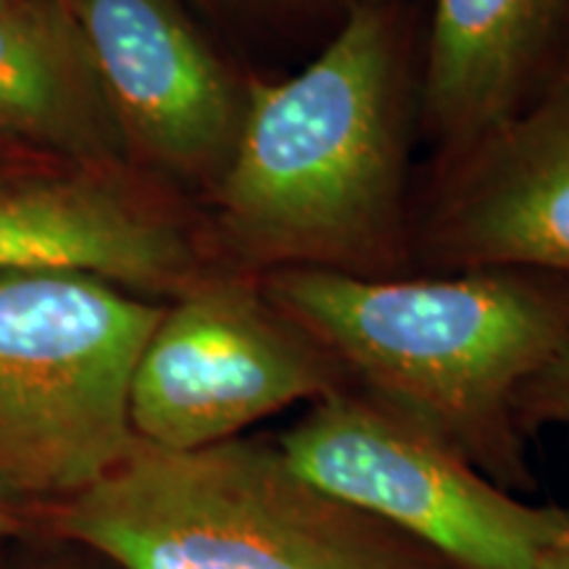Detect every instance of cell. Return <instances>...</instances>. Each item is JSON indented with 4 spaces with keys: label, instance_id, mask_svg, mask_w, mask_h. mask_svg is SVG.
<instances>
[{
    "label": "cell",
    "instance_id": "14",
    "mask_svg": "<svg viewBox=\"0 0 569 569\" xmlns=\"http://www.w3.org/2000/svg\"><path fill=\"white\" fill-rule=\"evenodd\" d=\"M519 422L528 436L543 425L569 427V340L522 390Z\"/></svg>",
    "mask_w": 569,
    "mask_h": 569
},
{
    "label": "cell",
    "instance_id": "2",
    "mask_svg": "<svg viewBox=\"0 0 569 569\" xmlns=\"http://www.w3.org/2000/svg\"><path fill=\"white\" fill-rule=\"evenodd\" d=\"M348 388L446 443L498 486L532 488L519 396L569 340V282L528 269L259 274Z\"/></svg>",
    "mask_w": 569,
    "mask_h": 569
},
{
    "label": "cell",
    "instance_id": "3",
    "mask_svg": "<svg viewBox=\"0 0 569 569\" xmlns=\"http://www.w3.org/2000/svg\"><path fill=\"white\" fill-rule=\"evenodd\" d=\"M48 525L122 569H451L248 436L184 453L138 443Z\"/></svg>",
    "mask_w": 569,
    "mask_h": 569
},
{
    "label": "cell",
    "instance_id": "4",
    "mask_svg": "<svg viewBox=\"0 0 569 569\" xmlns=\"http://www.w3.org/2000/svg\"><path fill=\"white\" fill-rule=\"evenodd\" d=\"M161 309L96 274H0V482L56 507L130 457V382Z\"/></svg>",
    "mask_w": 569,
    "mask_h": 569
},
{
    "label": "cell",
    "instance_id": "16",
    "mask_svg": "<svg viewBox=\"0 0 569 569\" xmlns=\"http://www.w3.org/2000/svg\"><path fill=\"white\" fill-rule=\"evenodd\" d=\"M538 569H569V525L549 549L543 551V557L538 561Z\"/></svg>",
    "mask_w": 569,
    "mask_h": 569
},
{
    "label": "cell",
    "instance_id": "9",
    "mask_svg": "<svg viewBox=\"0 0 569 569\" xmlns=\"http://www.w3.org/2000/svg\"><path fill=\"white\" fill-rule=\"evenodd\" d=\"M209 267L203 227L130 167L0 177V274L84 272L167 303Z\"/></svg>",
    "mask_w": 569,
    "mask_h": 569
},
{
    "label": "cell",
    "instance_id": "8",
    "mask_svg": "<svg viewBox=\"0 0 569 569\" xmlns=\"http://www.w3.org/2000/svg\"><path fill=\"white\" fill-rule=\"evenodd\" d=\"M411 261L427 274L528 269L569 282V56L522 111L436 169Z\"/></svg>",
    "mask_w": 569,
    "mask_h": 569
},
{
    "label": "cell",
    "instance_id": "6",
    "mask_svg": "<svg viewBox=\"0 0 569 569\" xmlns=\"http://www.w3.org/2000/svg\"><path fill=\"white\" fill-rule=\"evenodd\" d=\"M343 388L340 367L269 301L259 274L213 264L163 303L132 372L130 425L142 446L201 451Z\"/></svg>",
    "mask_w": 569,
    "mask_h": 569
},
{
    "label": "cell",
    "instance_id": "12",
    "mask_svg": "<svg viewBox=\"0 0 569 569\" xmlns=\"http://www.w3.org/2000/svg\"><path fill=\"white\" fill-rule=\"evenodd\" d=\"M219 30L274 63L311 59L340 24L372 0H188Z\"/></svg>",
    "mask_w": 569,
    "mask_h": 569
},
{
    "label": "cell",
    "instance_id": "17",
    "mask_svg": "<svg viewBox=\"0 0 569 569\" xmlns=\"http://www.w3.org/2000/svg\"><path fill=\"white\" fill-rule=\"evenodd\" d=\"M13 159H17V153H13V146L0 140V177L17 174V163H13Z\"/></svg>",
    "mask_w": 569,
    "mask_h": 569
},
{
    "label": "cell",
    "instance_id": "1",
    "mask_svg": "<svg viewBox=\"0 0 569 569\" xmlns=\"http://www.w3.org/2000/svg\"><path fill=\"white\" fill-rule=\"evenodd\" d=\"M419 0H372L293 74H253L230 167L203 224L213 264L415 274L409 146Z\"/></svg>",
    "mask_w": 569,
    "mask_h": 569
},
{
    "label": "cell",
    "instance_id": "11",
    "mask_svg": "<svg viewBox=\"0 0 569 569\" xmlns=\"http://www.w3.org/2000/svg\"><path fill=\"white\" fill-rule=\"evenodd\" d=\"M0 140L67 167H130L61 0H0Z\"/></svg>",
    "mask_w": 569,
    "mask_h": 569
},
{
    "label": "cell",
    "instance_id": "10",
    "mask_svg": "<svg viewBox=\"0 0 569 569\" xmlns=\"http://www.w3.org/2000/svg\"><path fill=\"white\" fill-rule=\"evenodd\" d=\"M569 56V0H430L417 119L432 169L509 122Z\"/></svg>",
    "mask_w": 569,
    "mask_h": 569
},
{
    "label": "cell",
    "instance_id": "5",
    "mask_svg": "<svg viewBox=\"0 0 569 569\" xmlns=\"http://www.w3.org/2000/svg\"><path fill=\"white\" fill-rule=\"evenodd\" d=\"M274 443L298 478L451 569H538L569 525V509L528 503L353 388L311 403Z\"/></svg>",
    "mask_w": 569,
    "mask_h": 569
},
{
    "label": "cell",
    "instance_id": "13",
    "mask_svg": "<svg viewBox=\"0 0 569 569\" xmlns=\"http://www.w3.org/2000/svg\"><path fill=\"white\" fill-rule=\"evenodd\" d=\"M0 569H122L92 546L51 530V525L0 543Z\"/></svg>",
    "mask_w": 569,
    "mask_h": 569
},
{
    "label": "cell",
    "instance_id": "15",
    "mask_svg": "<svg viewBox=\"0 0 569 569\" xmlns=\"http://www.w3.org/2000/svg\"><path fill=\"white\" fill-rule=\"evenodd\" d=\"M51 507L0 482V543L46 528Z\"/></svg>",
    "mask_w": 569,
    "mask_h": 569
},
{
    "label": "cell",
    "instance_id": "7",
    "mask_svg": "<svg viewBox=\"0 0 569 569\" xmlns=\"http://www.w3.org/2000/svg\"><path fill=\"white\" fill-rule=\"evenodd\" d=\"M134 172L209 198L238 146L256 71L219 51L188 0H61Z\"/></svg>",
    "mask_w": 569,
    "mask_h": 569
}]
</instances>
